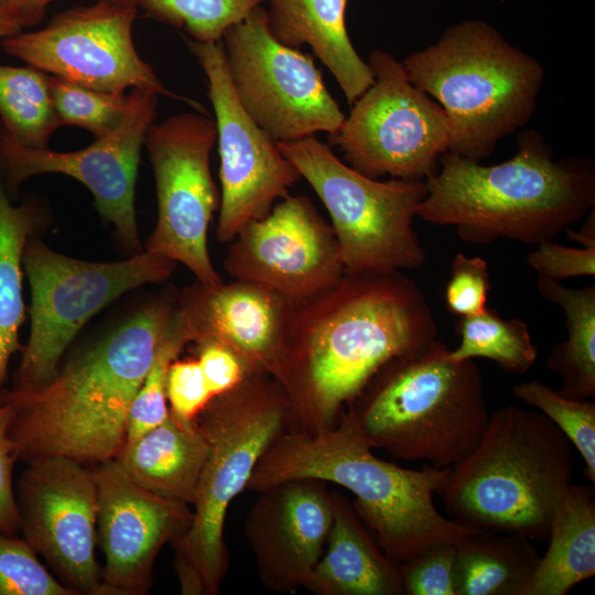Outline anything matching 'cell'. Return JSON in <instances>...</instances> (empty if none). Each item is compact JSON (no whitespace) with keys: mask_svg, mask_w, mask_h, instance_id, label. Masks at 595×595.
I'll return each mask as SVG.
<instances>
[{"mask_svg":"<svg viewBox=\"0 0 595 595\" xmlns=\"http://www.w3.org/2000/svg\"><path fill=\"white\" fill-rule=\"evenodd\" d=\"M21 28L6 19L0 12V39L21 32Z\"/></svg>","mask_w":595,"mask_h":595,"instance_id":"obj_43","label":"cell"},{"mask_svg":"<svg viewBox=\"0 0 595 595\" xmlns=\"http://www.w3.org/2000/svg\"><path fill=\"white\" fill-rule=\"evenodd\" d=\"M540 555L531 540L511 533L477 531L457 544L456 595H521Z\"/></svg>","mask_w":595,"mask_h":595,"instance_id":"obj_26","label":"cell"},{"mask_svg":"<svg viewBox=\"0 0 595 595\" xmlns=\"http://www.w3.org/2000/svg\"><path fill=\"white\" fill-rule=\"evenodd\" d=\"M217 140L205 112H183L152 123L144 145L153 167L158 220L144 250L183 263L199 281L223 282L213 266L207 231L220 196L210 172Z\"/></svg>","mask_w":595,"mask_h":595,"instance_id":"obj_13","label":"cell"},{"mask_svg":"<svg viewBox=\"0 0 595 595\" xmlns=\"http://www.w3.org/2000/svg\"><path fill=\"white\" fill-rule=\"evenodd\" d=\"M188 343H192L190 332L176 309L171 327L131 403L126 442L137 440L167 418V369Z\"/></svg>","mask_w":595,"mask_h":595,"instance_id":"obj_34","label":"cell"},{"mask_svg":"<svg viewBox=\"0 0 595 595\" xmlns=\"http://www.w3.org/2000/svg\"><path fill=\"white\" fill-rule=\"evenodd\" d=\"M348 0H267L268 25L282 44L307 45L326 66L351 105L374 83L346 28Z\"/></svg>","mask_w":595,"mask_h":595,"instance_id":"obj_23","label":"cell"},{"mask_svg":"<svg viewBox=\"0 0 595 595\" xmlns=\"http://www.w3.org/2000/svg\"><path fill=\"white\" fill-rule=\"evenodd\" d=\"M267 0H137L147 15L186 31L191 40L221 41L224 33Z\"/></svg>","mask_w":595,"mask_h":595,"instance_id":"obj_31","label":"cell"},{"mask_svg":"<svg viewBox=\"0 0 595 595\" xmlns=\"http://www.w3.org/2000/svg\"><path fill=\"white\" fill-rule=\"evenodd\" d=\"M333 521L307 589L320 595H401V566L388 558L353 505L332 494Z\"/></svg>","mask_w":595,"mask_h":595,"instance_id":"obj_22","label":"cell"},{"mask_svg":"<svg viewBox=\"0 0 595 595\" xmlns=\"http://www.w3.org/2000/svg\"><path fill=\"white\" fill-rule=\"evenodd\" d=\"M158 94L132 89L125 119L110 134L74 152L20 144L0 121V177L12 198L28 178L45 173L71 176L93 194L101 218L111 223L123 247L132 255L141 245L134 192L141 148L156 117Z\"/></svg>","mask_w":595,"mask_h":595,"instance_id":"obj_15","label":"cell"},{"mask_svg":"<svg viewBox=\"0 0 595 595\" xmlns=\"http://www.w3.org/2000/svg\"><path fill=\"white\" fill-rule=\"evenodd\" d=\"M137 6L98 0L53 17L35 32L1 39L8 54L46 74L104 93L152 90L202 106L169 90L137 53L132 25Z\"/></svg>","mask_w":595,"mask_h":595,"instance_id":"obj_14","label":"cell"},{"mask_svg":"<svg viewBox=\"0 0 595 595\" xmlns=\"http://www.w3.org/2000/svg\"><path fill=\"white\" fill-rule=\"evenodd\" d=\"M213 398L197 359L173 360L166 375L170 412L192 422Z\"/></svg>","mask_w":595,"mask_h":595,"instance_id":"obj_38","label":"cell"},{"mask_svg":"<svg viewBox=\"0 0 595 595\" xmlns=\"http://www.w3.org/2000/svg\"><path fill=\"white\" fill-rule=\"evenodd\" d=\"M177 292L152 299L78 350L45 386L2 388L13 408L8 437L15 461L62 455L83 464L116 458L131 403L163 343Z\"/></svg>","mask_w":595,"mask_h":595,"instance_id":"obj_2","label":"cell"},{"mask_svg":"<svg viewBox=\"0 0 595 595\" xmlns=\"http://www.w3.org/2000/svg\"><path fill=\"white\" fill-rule=\"evenodd\" d=\"M0 595H76L41 564L18 536L0 531Z\"/></svg>","mask_w":595,"mask_h":595,"instance_id":"obj_35","label":"cell"},{"mask_svg":"<svg viewBox=\"0 0 595 595\" xmlns=\"http://www.w3.org/2000/svg\"><path fill=\"white\" fill-rule=\"evenodd\" d=\"M13 408L0 401V531L9 536L20 533V520L13 490V466L17 462L8 437Z\"/></svg>","mask_w":595,"mask_h":595,"instance_id":"obj_41","label":"cell"},{"mask_svg":"<svg viewBox=\"0 0 595 595\" xmlns=\"http://www.w3.org/2000/svg\"><path fill=\"white\" fill-rule=\"evenodd\" d=\"M549 547L521 595H565L595 574V501L588 487L571 484L550 526Z\"/></svg>","mask_w":595,"mask_h":595,"instance_id":"obj_25","label":"cell"},{"mask_svg":"<svg viewBox=\"0 0 595 595\" xmlns=\"http://www.w3.org/2000/svg\"><path fill=\"white\" fill-rule=\"evenodd\" d=\"M351 404L325 430L286 428L257 463L247 489L316 479L355 495L353 507L383 553L403 563L429 547L459 544L477 530L443 516L434 504L450 467L410 469L376 456Z\"/></svg>","mask_w":595,"mask_h":595,"instance_id":"obj_3","label":"cell"},{"mask_svg":"<svg viewBox=\"0 0 595 595\" xmlns=\"http://www.w3.org/2000/svg\"><path fill=\"white\" fill-rule=\"evenodd\" d=\"M230 242L224 267L231 278L261 284L296 305L345 275L332 226L304 195L289 194Z\"/></svg>","mask_w":595,"mask_h":595,"instance_id":"obj_18","label":"cell"},{"mask_svg":"<svg viewBox=\"0 0 595 595\" xmlns=\"http://www.w3.org/2000/svg\"><path fill=\"white\" fill-rule=\"evenodd\" d=\"M196 345L197 360L213 397L231 390L248 376L240 359L226 346L215 342Z\"/></svg>","mask_w":595,"mask_h":595,"instance_id":"obj_40","label":"cell"},{"mask_svg":"<svg viewBox=\"0 0 595 595\" xmlns=\"http://www.w3.org/2000/svg\"><path fill=\"white\" fill-rule=\"evenodd\" d=\"M187 45L206 76L215 113L221 186L216 236L230 242L248 223L264 217L288 196L301 175L240 105L221 41L187 40Z\"/></svg>","mask_w":595,"mask_h":595,"instance_id":"obj_16","label":"cell"},{"mask_svg":"<svg viewBox=\"0 0 595 595\" xmlns=\"http://www.w3.org/2000/svg\"><path fill=\"white\" fill-rule=\"evenodd\" d=\"M455 331L461 342L455 349L448 350V357L454 361L484 357L506 372L524 375L538 356L523 321L505 320L488 307L480 314L459 317Z\"/></svg>","mask_w":595,"mask_h":595,"instance_id":"obj_30","label":"cell"},{"mask_svg":"<svg viewBox=\"0 0 595 595\" xmlns=\"http://www.w3.org/2000/svg\"><path fill=\"white\" fill-rule=\"evenodd\" d=\"M206 455L207 443L195 420L182 421L169 412L161 424L125 442L116 459L142 488L193 506Z\"/></svg>","mask_w":595,"mask_h":595,"instance_id":"obj_24","label":"cell"},{"mask_svg":"<svg viewBox=\"0 0 595 595\" xmlns=\"http://www.w3.org/2000/svg\"><path fill=\"white\" fill-rule=\"evenodd\" d=\"M47 226L40 203L13 205L0 177V391L8 379L10 358L21 350L19 331L24 320L23 252L29 239Z\"/></svg>","mask_w":595,"mask_h":595,"instance_id":"obj_27","label":"cell"},{"mask_svg":"<svg viewBox=\"0 0 595 595\" xmlns=\"http://www.w3.org/2000/svg\"><path fill=\"white\" fill-rule=\"evenodd\" d=\"M323 482L295 479L260 491L245 524L262 583L292 593L306 587L333 521L332 494Z\"/></svg>","mask_w":595,"mask_h":595,"instance_id":"obj_21","label":"cell"},{"mask_svg":"<svg viewBox=\"0 0 595 595\" xmlns=\"http://www.w3.org/2000/svg\"><path fill=\"white\" fill-rule=\"evenodd\" d=\"M278 145L326 207L345 274L389 273L425 263L413 228L428 192L425 181L369 177L315 136Z\"/></svg>","mask_w":595,"mask_h":595,"instance_id":"obj_9","label":"cell"},{"mask_svg":"<svg viewBox=\"0 0 595 595\" xmlns=\"http://www.w3.org/2000/svg\"><path fill=\"white\" fill-rule=\"evenodd\" d=\"M433 312L400 271L345 274L296 305L273 378L283 388L294 429L333 426L371 377L393 358L436 339Z\"/></svg>","mask_w":595,"mask_h":595,"instance_id":"obj_1","label":"cell"},{"mask_svg":"<svg viewBox=\"0 0 595 595\" xmlns=\"http://www.w3.org/2000/svg\"><path fill=\"white\" fill-rule=\"evenodd\" d=\"M48 82L62 126L84 128L100 139L115 131L126 117L129 94L97 91L53 75Z\"/></svg>","mask_w":595,"mask_h":595,"instance_id":"obj_33","label":"cell"},{"mask_svg":"<svg viewBox=\"0 0 595 595\" xmlns=\"http://www.w3.org/2000/svg\"><path fill=\"white\" fill-rule=\"evenodd\" d=\"M529 252L527 263L538 277L561 281L595 274V246L567 247L544 240Z\"/></svg>","mask_w":595,"mask_h":595,"instance_id":"obj_39","label":"cell"},{"mask_svg":"<svg viewBox=\"0 0 595 595\" xmlns=\"http://www.w3.org/2000/svg\"><path fill=\"white\" fill-rule=\"evenodd\" d=\"M368 64L374 83L351 104L328 141L349 166L369 177L425 181L448 150L447 117L389 52L371 51Z\"/></svg>","mask_w":595,"mask_h":595,"instance_id":"obj_11","label":"cell"},{"mask_svg":"<svg viewBox=\"0 0 595 595\" xmlns=\"http://www.w3.org/2000/svg\"><path fill=\"white\" fill-rule=\"evenodd\" d=\"M541 296L559 306L567 337L556 344L545 364L559 374V392L577 400L595 397V285L571 289L560 281L538 277Z\"/></svg>","mask_w":595,"mask_h":595,"instance_id":"obj_28","label":"cell"},{"mask_svg":"<svg viewBox=\"0 0 595 595\" xmlns=\"http://www.w3.org/2000/svg\"><path fill=\"white\" fill-rule=\"evenodd\" d=\"M401 63L410 82L444 110L447 151L478 162L530 121L544 80L537 58L480 20L448 26Z\"/></svg>","mask_w":595,"mask_h":595,"instance_id":"obj_6","label":"cell"},{"mask_svg":"<svg viewBox=\"0 0 595 595\" xmlns=\"http://www.w3.org/2000/svg\"><path fill=\"white\" fill-rule=\"evenodd\" d=\"M573 445L541 412L505 405L473 451L450 467L440 494L454 521L487 532L548 539L572 484Z\"/></svg>","mask_w":595,"mask_h":595,"instance_id":"obj_5","label":"cell"},{"mask_svg":"<svg viewBox=\"0 0 595 595\" xmlns=\"http://www.w3.org/2000/svg\"><path fill=\"white\" fill-rule=\"evenodd\" d=\"M418 217L452 226L461 239L489 245L508 238L524 245L552 240L595 206V165L585 156L554 159L533 130L518 138L507 161L483 165L446 151L425 180Z\"/></svg>","mask_w":595,"mask_h":595,"instance_id":"obj_4","label":"cell"},{"mask_svg":"<svg viewBox=\"0 0 595 595\" xmlns=\"http://www.w3.org/2000/svg\"><path fill=\"white\" fill-rule=\"evenodd\" d=\"M489 280L488 266L484 259L457 253L451 263L444 292L448 312L458 317L483 313L487 309Z\"/></svg>","mask_w":595,"mask_h":595,"instance_id":"obj_37","label":"cell"},{"mask_svg":"<svg viewBox=\"0 0 595 595\" xmlns=\"http://www.w3.org/2000/svg\"><path fill=\"white\" fill-rule=\"evenodd\" d=\"M457 544L440 543L400 563L402 587L409 595H456L454 564Z\"/></svg>","mask_w":595,"mask_h":595,"instance_id":"obj_36","label":"cell"},{"mask_svg":"<svg viewBox=\"0 0 595 595\" xmlns=\"http://www.w3.org/2000/svg\"><path fill=\"white\" fill-rule=\"evenodd\" d=\"M176 262L143 250L129 259L96 262L47 247L40 236L28 240L23 270L31 291L30 333L11 390L28 392L50 382L84 325L126 292L166 280Z\"/></svg>","mask_w":595,"mask_h":595,"instance_id":"obj_10","label":"cell"},{"mask_svg":"<svg viewBox=\"0 0 595 595\" xmlns=\"http://www.w3.org/2000/svg\"><path fill=\"white\" fill-rule=\"evenodd\" d=\"M195 422L207 443L193 519L171 542L184 595H215L228 571L224 522L232 499L244 490L262 454L292 423L290 401L268 375H248L215 396Z\"/></svg>","mask_w":595,"mask_h":595,"instance_id":"obj_8","label":"cell"},{"mask_svg":"<svg viewBox=\"0 0 595 595\" xmlns=\"http://www.w3.org/2000/svg\"><path fill=\"white\" fill-rule=\"evenodd\" d=\"M53 0H0L1 14L19 28L37 25L44 18L47 6ZM137 6V0H112ZM138 7V6H137Z\"/></svg>","mask_w":595,"mask_h":595,"instance_id":"obj_42","label":"cell"},{"mask_svg":"<svg viewBox=\"0 0 595 595\" xmlns=\"http://www.w3.org/2000/svg\"><path fill=\"white\" fill-rule=\"evenodd\" d=\"M177 312L192 342L229 348L247 375L273 377L296 304L255 282L209 285L195 281L177 292Z\"/></svg>","mask_w":595,"mask_h":595,"instance_id":"obj_20","label":"cell"},{"mask_svg":"<svg viewBox=\"0 0 595 595\" xmlns=\"http://www.w3.org/2000/svg\"><path fill=\"white\" fill-rule=\"evenodd\" d=\"M20 532L62 583L77 594L104 595L95 556L98 493L91 469L62 455L29 463L15 491Z\"/></svg>","mask_w":595,"mask_h":595,"instance_id":"obj_17","label":"cell"},{"mask_svg":"<svg viewBox=\"0 0 595 595\" xmlns=\"http://www.w3.org/2000/svg\"><path fill=\"white\" fill-rule=\"evenodd\" d=\"M50 75L33 67L0 65V121L28 148H47L62 123L56 115Z\"/></svg>","mask_w":595,"mask_h":595,"instance_id":"obj_29","label":"cell"},{"mask_svg":"<svg viewBox=\"0 0 595 595\" xmlns=\"http://www.w3.org/2000/svg\"><path fill=\"white\" fill-rule=\"evenodd\" d=\"M435 339L388 361L351 407L372 447L437 468L463 461L489 421L484 382L474 359L454 361Z\"/></svg>","mask_w":595,"mask_h":595,"instance_id":"obj_7","label":"cell"},{"mask_svg":"<svg viewBox=\"0 0 595 595\" xmlns=\"http://www.w3.org/2000/svg\"><path fill=\"white\" fill-rule=\"evenodd\" d=\"M221 44L240 105L277 143L338 131L346 116L312 56L273 36L266 8L230 26Z\"/></svg>","mask_w":595,"mask_h":595,"instance_id":"obj_12","label":"cell"},{"mask_svg":"<svg viewBox=\"0 0 595 595\" xmlns=\"http://www.w3.org/2000/svg\"><path fill=\"white\" fill-rule=\"evenodd\" d=\"M512 394L554 423L578 451L587 479L595 484V402L569 398L538 380L517 383Z\"/></svg>","mask_w":595,"mask_h":595,"instance_id":"obj_32","label":"cell"},{"mask_svg":"<svg viewBox=\"0 0 595 595\" xmlns=\"http://www.w3.org/2000/svg\"><path fill=\"white\" fill-rule=\"evenodd\" d=\"M91 472L98 493L97 534L106 559L104 595L145 594L159 551L186 532L193 510L136 484L116 458L96 464Z\"/></svg>","mask_w":595,"mask_h":595,"instance_id":"obj_19","label":"cell"}]
</instances>
